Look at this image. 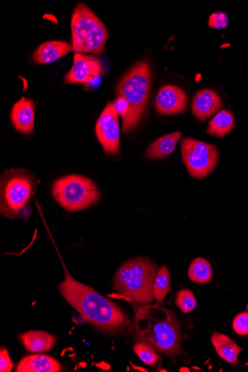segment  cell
<instances>
[{"label":"cell","mask_w":248,"mask_h":372,"mask_svg":"<svg viewBox=\"0 0 248 372\" xmlns=\"http://www.w3.org/2000/svg\"><path fill=\"white\" fill-rule=\"evenodd\" d=\"M63 267L65 279L59 285L60 292L82 317L108 332H123L131 329L130 320L117 304L74 279Z\"/></svg>","instance_id":"6da1fadb"},{"label":"cell","mask_w":248,"mask_h":372,"mask_svg":"<svg viewBox=\"0 0 248 372\" xmlns=\"http://www.w3.org/2000/svg\"><path fill=\"white\" fill-rule=\"evenodd\" d=\"M135 336L138 341L168 356L181 352L180 323L172 311L158 305L136 307Z\"/></svg>","instance_id":"7a4b0ae2"},{"label":"cell","mask_w":248,"mask_h":372,"mask_svg":"<svg viewBox=\"0 0 248 372\" xmlns=\"http://www.w3.org/2000/svg\"><path fill=\"white\" fill-rule=\"evenodd\" d=\"M151 70L146 60L134 65L121 79L117 90V99L127 105L123 117V131L126 133L139 125L150 97Z\"/></svg>","instance_id":"3957f363"},{"label":"cell","mask_w":248,"mask_h":372,"mask_svg":"<svg viewBox=\"0 0 248 372\" xmlns=\"http://www.w3.org/2000/svg\"><path fill=\"white\" fill-rule=\"evenodd\" d=\"M157 270L156 264L146 258H131L115 273L114 288L131 302H151L154 298L153 286Z\"/></svg>","instance_id":"277c9868"},{"label":"cell","mask_w":248,"mask_h":372,"mask_svg":"<svg viewBox=\"0 0 248 372\" xmlns=\"http://www.w3.org/2000/svg\"><path fill=\"white\" fill-rule=\"evenodd\" d=\"M71 28L73 52L97 55L104 52L107 28L87 6L77 5L72 15Z\"/></svg>","instance_id":"5b68a950"},{"label":"cell","mask_w":248,"mask_h":372,"mask_svg":"<svg viewBox=\"0 0 248 372\" xmlns=\"http://www.w3.org/2000/svg\"><path fill=\"white\" fill-rule=\"evenodd\" d=\"M0 181L1 214L16 217L35 195L39 182L34 173L23 169L6 170Z\"/></svg>","instance_id":"8992f818"},{"label":"cell","mask_w":248,"mask_h":372,"mask_svg":"<svg viewBox=\"0 0 248 372\" xmlns=\"http://www.w3.org/2000/svg\"><path fill=\"white\" fill-rule=\"evenodd\" d=\"M55 200L68 212H75L95 204L100 191L89 177L68 175L60 177L52 186Z\"/></svg>","instance_id":"52a82bcc"},{"label":"cell","mask_w":248,"mask_h":372,"mask_svg":"<svg viewBox=\"0 0 248 372\" xmlns=\"http://www.w3.org/2000/svg\"><path fill=\"white\" fill-rule=\"evenodd\" d=\"M180 153L189 174L196 180L205 179L219 163L216 146L190 137L181 142Z\"/></svg>","instance_id":"ba28073f"},{"label":"cell","mask_w":248,"mask_h":372,"mask_svg":"<svg viewBox=\"0 0 248 372\" xmlns=\"http://www.w3.org/2000/svg\"><path fill=\"white\" fill-rule=\"evenodd\" d=\"M119 112L112 103H109L95 126L98 141L104 151L109 155L117 154L120 151V124Z\"/></svg>","instance_id":"9c48e42d"},{"label":"cell","mask_w":248,"mask_h":372,"mask_svg":"<svg viewBox=\"0 0 248 372\" xmlns=\"http://www.w3.org/2000/svg\"><path fill=\"white\" fill-rule=\"evenodd\" d=\"M104 73L103 64L96 56L75 53L73 66L64 77V83L87 84Z\"/></svg>","instance_id":"30bf717a"},{"label":"cell","mask_w":248,"mask_h":372,"mask_svg":"<svg viewBox=\"0 0 248 372\" xmlns=\"http://www.w3.org/2000/svg\"><path fill=\"white\" fill-rule=\"evenodd\" d=\"M187 105L188 98L185 92L176 86H164L156 95V108L161 115L179 114L185 110Z\"/></svg>","instance_id":"8fae6325"},{"label":"cell","mask_w":248,"mask_h":372,"mask_svg":"<svg viewBox=\"0 0 248 372\" xmlns=\"http://www.w3.org/2000/svg\"><path fill=\"white\" fill-rule=\"evenodd\" d=\"M36 120L35 103L23 98L15 103L11 112V122L16 131L25 135L34 132Z\"/></svg>","instance_id":"7c38bea8"},{"label":"cell","mask_w":248,"mask_h":372,"mask_svg":"<svg viewBox=\"0 0 248 372\" xmlns=\"http://www.w3.org/2000/svg\"><path fill=\"white\" fill-rule=\"evenodd\" d=\"M223 107V102L219 94L212 89L198 92L192 102V111L195 117L205 121Z\"/></svg>","instance_id":"4fadbf2b"},{"label":"cell","mask_w":248,"mask_h":372,"mask_svg":"<svg viewBox=\"0 0 248 372\" xmlns=\"http://www.w3.org/2000/svg\"><path fill=\"white\" fill-rule=\"evenodd\" d=\"M71 52H73V47L68 43L58 40L45 42L33 54V61L38 64L52 63Z\"/></svg>","instance_id":"5bb4252c"},{"label":"cell","mask_w":248,"mask_h":372,"mask_svg":"<svg viewBox=\"0 0 248 372\" xmlns=\"http://www.w3.org/2000/svg\"><path fill=\"white\" fill-rule=\"evenodd\" d=\"M62 370L60 363L45 354H33L24 358L18 363V372H58Z\"/></svg>","instance_id":"9a60e30c"},{"label":"cell","mask_w":248,"mask_h":372,"mask_svg":"<svg viewBox=\"0 0 248 372\" xmlns=\"http://www.w3.org/2000/svg\"><path fill=\"white\" fill-rule=\"evenodd\" d=\"M20 339L24 347L31 353L50 351L57 339L54 335L43 331H30L21 334Z\"/></svg>","instance_id":"2e32d148"},{"label":"cell","mask_w":248,"mask_h":372,"mask_svg":"<svg viewBox=\"0 0 248 372\" xmlns=\"http://www.w3.org/2000/svg\"><path fill=\"white\" fill-rule=\"evenodd\" d=\"M183 133L178 131L164 136L153 141L147 148L145 156L148 159L158 160L170 156L175 151Z\"/></svg>","instance_id":"e0dca14e"},{"label":"cell","mask_w":248,"mask_h":372,"mask_svg":"<svg viewBox=\"0 0 248 372\" xmlns=\"http://www.w3.org/2000/svg\"><path fill=\"white\" fill-rule=\"evenodd\" d=\"M211 342L220 357L230 364L238 363L239 354L242 349L232 339L219 332H214Z\"/></svg>","instance_id":"ac0fdd59"},{"label":"cell","mask_w":248,"mask_h":372,"mask_svg":"<svg viewBox=\"0 0 248 372\" xmlns=\"http://www.w3.org/2000/svg\"><path fill=\"white\" fill-rule=\"evenodd\" d=\"M234 125L235 120L232 113L221 110L210 121L207 133L214 137L222 138L233 131Z\"/></svg>","instance_id":"d6986e66"},{"label":"cell","mask_w":248,"mask_h":372,"mask_svg":"<svg viewBox=\"0 0 248 372\" xmlns=\"http://www.w3.org/2000/svg\"><path fill=\"white\" fill-rule=\"evenodd\" d=\"M171 290V274L167 266L160 268L153 281V292L154 299L161 303Z\"/></svg>","instance_id":"ffe728a7"},{"label":"cell","mask_w":248,"mask_h":372,"mask_svg":"<svg viewBox=\"0 0 248 372\" xmlns=\"http://www.w3.org/2000/svg\"><path fill=\"white\" fill-rule=\"evenodd\" d=\"M188 276L190 280L198 284L209 283L212 276L210 263L204 258H195L189 267Z\"/></svg>","instance_id":"44dd1931"},{"label":"cell","mask_w":248,"mask_h":372,"mask_svg":"<svg viewBox=\"0 0 248 372\" xmlns=\"http://www.w3.org/2000/svg\"><path fill=\"white\" fill-rule=\"evenodd\" d=\"M134 349L141 361L149 366H154L159 359V356L156 354V350L146 343L136 344Z\"/></svg>","instance_id":"7402d4cb"},{"label":"cell","mask_w":248,"mask_h":372,"mask_svg":"<svg viewBox=\"0 0 248 372\" xmlns=\"http://www.w3.org/2000/svg\"><path fill=\"white\" fill-rule=\"evenodd\" d=\"M176 305L181 312L189 314L195 309L197 301L190 290L183 289L177 295Z\"/></svg>","instance_id":"603a6c76"},{"label":"cell","mask_w":248,"mask_h":372,"mask_svg":"<svg viewBox=\"0 0 248 372\" xmlns=\"http://www.w3.org/2000/svg\"><path fill=\"white\" fill-rule=\"evenodd\" d=\"M229 23L228 15L225 12H216L209 17L208 26L215 29H225Z\"/></svg>","instance_id":"cb8c5ba5"},{"label":"cell","mask_w":248,"mask_h":372,"mask_svg":"<svg viewBox=\"0 0 248 372\" xmlns=\"http://www.w3.org/2000/svg\"><path fill=\"white\" fill-rule=\"evenodd\" d=\"M233 328L239 335L248 334V312L241 313L235 317Z\"/></svg>","instance_id":"d4e9b609"},{"label":"cell","mask_w":248,"mask_h":372,"mask_svg":"<svg viewBox=\"0 0 248 372\" xmlns=\"http://www.w3.org/2000/svg\"><path fill=\"white\" fill-rule=\"evenodd\" d=\"M13 363L9 357V352L6 349L2 348L0 351V371L10 372L13 368Z\"/></svg>","instance_id":"484cf974"},{"label":"cell","mask_w":248,"mask_h":372,"mask_svg":"<svg viewBox=\"0 0 248 372\" xmlns=\"http://www.w3.org/2000/svg\"><path fill=\"white\" fill-rule=\"evenodd\" d=\"M247 310H248V305H247Z\"/></svg>","instance_id":"4316f807"}]
</instances>
